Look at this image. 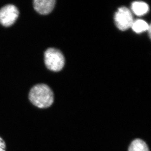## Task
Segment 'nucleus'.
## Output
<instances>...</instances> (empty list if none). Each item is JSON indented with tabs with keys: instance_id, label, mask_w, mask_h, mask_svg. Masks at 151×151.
Listing matches in <instances>:
<instances>
[{
	"instance_id": "7",
	"label": "nucleus",
	"mask_w": 151,
	"mask_h": 151,
	"mask_svg": "<svg viewBox=\"0 0 151 151\" xmlns=\"http://www.w3.org/2000/svg\"><path fill=\"white\" fill-rule=\"evenodd\" d=\"M128 151H149V150L143 140L137 138L132 142L129 147Z\"/></svg>"
},
{
	"instance_id": "3",
	"label": "nucleus",
	"mask_w": 151,
	"mask_h": 151,
	"mask_svg": "<svg viewBox=\"0 0 151 151\" xmlns=\"http://www.w3.org/2000/svg\"><path fill=\"white\" fill-rule=\"evenodd\" d=\"M114 21L116 26L120 30H127L131 27L134 22L131 12L127 7H120L115 14Z\"/></svg>"
},
{
	"instance_id": "5",
	"label": "nucleus",
	"mask_w": 151,
	"mask_h": 151,
	"mask_svg": "<svg viewBox=\"0 0 151 151\" xmlns=\"http://www.w3.org/2000/svg\"><path fill=\"white\" fill-rule=\"evenodd\" d=\"M54 0H35L33 6L35 10L41 14H48L54 9L55 4Z\"/></svg>"
},
{
	"instance_id": "2",
	"label": "nucleus",
	"mask_w": 151,
	"mask_h": 151,
	"mask_svg": "<svg viewBox=\"0 0 151 151\" xmlns=\"http://www.w3.org/2000/svg\"><path fill=\"white\" fill-rule=\"evenodd\" d=\"M44 60L47 68L52 71H60L64 66V57L57 49H47L45 52Z\"/></svg>"
},
{
	"instance_id": "1",
	"label": "nucleus",
	"mask_w": 151,
	"mask_h": 151,
	"mask_svg": "<svg viewBox=\"0 0 151 151\" xmlns=\"http://www.w3.org/2000/svg\"><path fill=\"white\" fill-rule=\"evenodd\" d=\"M29 99L32 104L39 108H47L54 101L53 93L46 84H37L33 86L29 93Z\"/></svg>"
},
{
	"instance_id": "9",
	"label": "nucleus",
	"mask_w": 151,
	"mask_h": 151,
	"mask_svg": "<svg viewBox=\"0 0 151 151\" xmlns=\"http://www.w3.org/2000/svg\"><path fill=\"white\" fill-rule=\"evenodd\" d=\"M0 151H6V142L1 137H0Z\"/></svg>"
},
{
	"instance_id": "6",
	"label": "nucleus",
	"mask_w": 151,
	"mask_h": 151,
	"mask_svg": "<svg viewBox=\"0 0 151 151\" xmlns=\"http://www.w3.org/2000/svg\"><path fill=\"white\" fill-rule=\"evenodd\" d=\"M132 9L137 16H142L148 12V5L143 1H134L132 4Z\"/></svg>"
},
{
	"instance_id": "4",
	"label": "nucleus",
	"mask_w": 151,
	"mask_h": 151,
	"mask_svg": "<svg viewBox=\"0 0 151 151\" xmlns=\"http://www.w3.org/2000/svg\"><path fill=\"white\" fill-rule=\"evenodd\" d=\"M19 14V12L16 6L7 4L0 9V23L4 27L12 26L16 21Z\"/></svg>"
},
{
	"instance_id": "8",
	"label": "nucleus",
	"mask_w": 151,
	"mask_h": 151,
	"mask_svg": "<svg viewBox=\"0 0 151 151\" xmlns=\"http://www.w3.org/2000/svg\"><path fill=\"white\" fill-rule=\"evenodd\" d=\"M150 27V26L142 20H137L134 21L131 27L133 30L137 33L148 30Z\"/></svg>"
}]
</instances>
